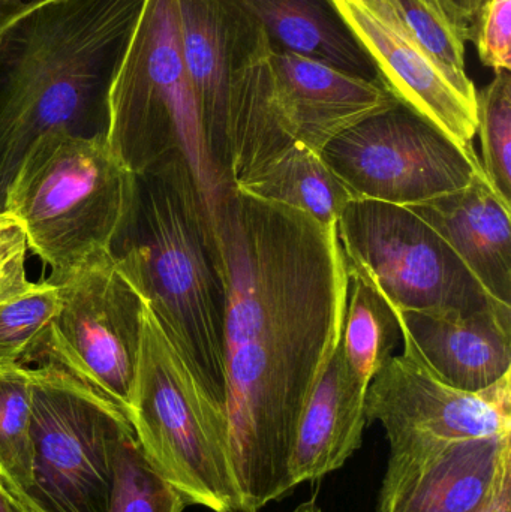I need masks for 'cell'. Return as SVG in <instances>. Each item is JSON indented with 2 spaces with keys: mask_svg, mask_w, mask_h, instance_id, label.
Returning <instances> with one entry per match:
<instances>
[{
  "mask_svg": "<svg viewBox=\"0 0 511 512\" xmlns=\"http://www.w3.org/2000/svg\"><path fill=\"white\" fill-rule=\"evenodd\" d=\"M50 0H0V36L18 18Z\"/></svg>",
  "mask_w": 511,
  "mask_h": 512,
  "instance_id": "obj_30",
  "label": "cell"
},
{
  "mask_svg": "<svg viewBox=\"0 0 511 512\" xmlns=\"http://www.w3.org/2000/svg\"><path fill=\"white\" fill-rule=\"evenodd\" d=\"M0 487H2L6 499H8L11 512H50L45 510L38 501H35L26 490L15 486L11 481L3 478L2 475H0Z\"/></svg>",
  "mask_w": 511,
  "mask_h": 512,
  "instance_id": "obj_29",
  "label": "cell"
},
{
  "mask_svg": "<svg viewBox=\"0 0 511 512\" xmlns=\"http://www.w3.org/2000/svg\"><path fill=\"white\" fill-rule=\"evenodd\" d=\"M233 188L270 203L300 210L330 227L338 225L350 192L332 173L321 153L305 146L291 147L267 161Z\"/></svg>",
  "mask_w": 511,
  "mask_h": 512,
  "instance_id": "obj_20",
  "label": "cell"
},
{
  "mask_svg": "<svg viewBox=\"0 0 511 512\" xmlns=\"http://www.w3.org/2000/svg\"><path fill=\"white\" fill-rule=\"evenodd\" d=\"M105 137L134 174L173 159L185 161L215 227L219 204L230 186L207 149L180 54L174 0L144 3L111 81Z\"/></svg>",
  "mask_w": 511,
  "mask_h": 512,
  "instance_id": "obj_6",
  "label": "cell"
},
{
  "mask_svg": "<svg viewBox=\"0 0 511 512\" xmlns=\"http://www.w3.org/2000/svg\"><path fill=\"white\" fill-rule=\"evenodd\" d=\"M29 240L21 222L8 210H0V303L32 286L27 279Z\"/></svg>",
  "mask_w": 511,
  "mask_h": 512,
  "instance_id": "obj_28",
  "label": "cell"
},
{
  "mask_svg": "<svg viewBox=\"0 0 511 512\" xmlns=\"http://www.w3.org/2000/svg\"><path fill=\"white\" fill-rule=\"evenodd\" d=\"M353 200L411 207L467 188L483 168L404 105L374 114L321 152Z\"/></svg>",
  "mask_w": 511,
  "mask_h": 512,
  "instance_id": "obj_11",
  "label": "cell"
},
{
  "mask_svg": "<svg viewBox=\"0 0 511 512\" xmlns=\"http://www.w3.org/2000/svg\"><path fill=\"white\" fill-rule=\"evenodd\" d=\"M407 209L452 248L489 297L511 307V206L485 174L461 191Z\"/></svg>",
  "mask_w": 511,
  "mask_h": 512,
  "instance_id": "obj_17",
  "label": "cell"
},
{
  "mask_svg": "<svg viewBox=\"0 0 511 512\" xmlns=\"http://www.w3.org/2000/svg\"><path fill=\"white\" fill-rule=\"evenodd\" d=\"M341 349L351 372L371 384L378 370L393 357L401 328L398 316L377 289L360 279H351Z\"/></svg>",
  "mask_w": 511,
  "mask_h": 512,
  "instance_id": "obj_21",
  "label": "cell"
},
{
  "mask_svg": "<svg viewBox=\"0 0 511 512\" xmlns=\"http://www.w3.org/2000/svg\"><path fill=\"white\" fill-rule=\"evenodd\" d=\"M134 180L105 135L54 131L21 162L3 210L21 222L30 251L51 268L47 280L53 282L110 254Z\"/></svg>",
  "mask_w": 511,
  "mask_h": 512,
  "instance_id": "obj_5",
  "label": "cell"
},
{
  "mask_svg": "<svg viewBox=\"0 0 511 512\" xmlns=\"http://www.w3.org/2000/svg\"><path fill=\"white\" fill-rule=\"evenodd\" d=\"M146 0H50L0 36V210L33 146L107 132L111 81Z\"/></svg>",
  "mask_w": 511,
  "mask_h": 512,
  "instance_id": "obj_2",
  "label": "cell"
},
{
  "mask_svg": "<svg viewBox=\"0 0 511 512\" xmlns=\"http://www.w3.org/2000/svg\"><path fill=\"white\" fill-rule=\"evenodd\" d=\"M338 237L350 280L377 289L395 312L467 315L506 307L489 297L452 248L407 207L351 200L339 218Z\"/></svg>",
  "mask_w": 511,
  "mask_h": 512,
  "instance_id": "obj_8",
  "label": "cell"
},
{
  "mask_svg": "<svg viewBox=\"0 0 511 512\" xmlns=\"http://www.w3.org/2000/svg\"><path fill=\"white\" fill-rule=\"evenodd\" d=\"M471 39L483 65L511 71V0H486L474 18Z\"/></svg>",
  "mask_w": 511,
  "mask_h": 512,
  "instance_id": "obj_27",
  "label": "cell"
},
{
  "mask_svg": "<svg viewBox=\"0 0 511 512\" xmlns=\"http://www.w3.org/2000/svg\"><path fill=\"white\" fill-rule=\"evenodd\" d=\"M32 369L0 367V475L29 492L33 486Z\"/></svg>",
  "mask_w": 511,
  "mask_h": 512,
  "instance_id": "obj_22",
  "label": "cell"
},
{
  "mask_svg": "<svg viewBox=\"0 0 511 512\" xmlns=\"http://www.w3.org/2000/svg\"><path fill=\"white\" fill-rule=\"evenodd\" d=\"M51 283L59 289V307L27 363L62 367L128 414L143 340V297L111 252Z\"/></svg>",
  "mask_w": 511,
  "mask_h": 512,
  "instance_id": "obj_10",
  "label": "cell"
},
{
  "mask_svg": "<svg viewBox=\"0 0 511 512\" xmlns=\"http://www.w3.org/2000/svg\"><path fill=\"white\" fill-rule=\"evenodd\" d=\"M0 512H11V508H9L8 504V499H6L2 487H0Z\"/></svg>",
  "mask_w": 511,
  "mask_h": 512,
  "instance_id": "obj_35",
  "label": "cell"
},
{
  "mask_svg": "<svg viewBox=\"0 0 511 512\" xmlns=\"http://www.w3.org/2000/svg\"><path fill=\"white\" fill-rule=\"evenodd\" d=\"M395 313L401 333L444 384L477 393L511 373V309Z\"/></svg>",
  "mask_w": 511,
  "mask_h": 512,
  "instance_id": "obj_16",
  "label": "cell"
},
{
  "mask_svg": "<svg viewBox=\"0 0 511 512\" xmlns=\"http://www.w3.org/2000/svg\"><path fill=\"white\" fill-rule=\"evenodd\" d=\"M189 507L179 490L152 468L134 432L117 448L108 512H183Z\"/></svg>",
  "mask_w": 511,
  "mask_h": 512,
  "instance_id": "obj_23",
  "label": "cell"
},
{
  "mask_svg": "<svg viewBox=\"0 0 511 512\" xmlns=\"http://www.w3.org/2000/svg\"><path fill=\"white\" fill-rule=\"evenodd\" d=\"M485 2L486 0H458L459 8H461L462 14L465 15L470 26H473L474 18H476L480 6Z\"/></svg>",
  "mask_w": 511,
  "mask_h": 512,
  "instance_id": "obj_33",
  "label": "cell"
},
{
  "mask_svg": "<svg viewBox=\"0 0 511 512\" xmlns=\"http://www.w3.org/2000/svg\"><path fill=\"white\" fill-rule=\"evenodd\" d=\"M293 512H323L321 508L315 504V501L305 502V504L299 505Z\"/></svg>",
  "mask_w": 511,
  "mask_h": 512,
  "instance_id": "obj_34",
  "label": "cell"
},
{
  "mask_svg": "<svg viewBox=\"0 0 511 512\" xmlns=\"http://www.w3.org/2000/svg\"><path fill=\"white\" fill-rule=\"evenodd\" d=\"M126 418L147 462L189 505L240 512L225 409L189 369L147 304Z\"/></svg>",
  "mask_w": 511,
  "mask_h": 512,
  "instance_id": "obj_7",
  "label": "cell"
},
{
  "mask_svg": "<svg viewBox=\"0 0 511 512\" xmlns=\"http://www.w3.org/2000/svg\"><path fill=\"white\" fill-rule=\"evenodd\" d=\"M411 38L464 86H474L467 72L470 30L456 26L434 0H389Z\"/></svg>",
  "mask_w": 511,
  "mask_h": 512,
  "instance_id": "obj_25",
  "label": "cell"
},
{
  "mask_svg": "<svg viewBox=\"0 0 511 512\" xmlns=\"http://www.w3.org/2000/svg\"><path fill=\"white\" fill-rule=\"evenodd\" d=\"M33 486L50 512H108L117 448L131 423L119 406L54 364L32 369Z\"/></svg>",
  "mask_w": 511,
  "mask_h": 512,
  "instance_id": "obj_9",
  "label": "cell"
},
{
  "mask_svg": "<svg viewBox=\"0 0 511 512\" xmlns=\"http://www.w3.org/2000/svg\"><path fill=\"white\" fill-rule=\"evenodd\" d=\"M216 236L227 280L228 451L240 512L290 495L303 409L341 345L350 277L338 225L230 186Z\"/></svg>",
  "mask_w": 511,
  "mask_h": 512,
  "instance_id": "obj_1",
  "label": "cell"
},
{
  "mask_svg": "<svg viewBox=\"0 0 511 512\" xmlns=\"http://www.w3.org/2000/svg\"><path fill=\"white\" fill-rule=\"evenodd\" d=\"M483 173L491 188L511 206V74L495 72L494 80L477 92Z\"/></svg>",
  "mask_w": 511,
  "mask_h": 512,
  "instance_id": "obj_24",
  "label": "cell"
},
{
  "mask_svg": "<svg viewBox=\"0 0 511 512\" xmlns=\"http://www.w3.org/2000/svg\"><path fill=\"white\" fill-rule=\"evenodd\" d=\"M177 36L207 149L228 186V120L237 68L267 39L263 26L230 0H174Z\"/></svg>",
  "mask_w": 511,
  "mask_h": 512,
  "instance_id": "obj_15",
  "label": "cell"
},
{
  "mask_svg": "<svg viewBox=\"0 0 511 512\" xmlns=\"http://www.w3.org/2000/svg\"><path fill=\"white\" fill-rule=\"evenodd\" d=\"M263 26L276 51L326 63L381 83L377 68L333 0H230ZM383 84V83H381Z\"/></svg>",
  "mask_w": 511,
  "mask_h": 512,
  "instance_id": "obj_19",
  "label": "cell"
},
{
  "mask_svg": "<svg viewBox=\"0 0 511 512\" xmlns=\"http://www.w3.org/2000/svg\"><path fill=\"white\" fill-rule=\"evenodd\" d=\"M368 388L351 372L339 345L300 418L291 457L294 486L338 471L359 451L368 424Z\"/></svg>",
  "mask_w": 511,
  "mask_h": 512,
  "instance_id": "obj_18",
  "label": "cell"
},
{
  "mask_svg": "<svg viewBox=\"0 0 511 512\" xmlns=\"http://www.w3.org/2000/svg\"><path fill=\"white\" fill-rule=\"evenodd\" d=\"M365 48L393 98L431 123L464 152L476 153V86H464L441 68L405 29L389 0H333Z\"/></svg>",
  "mask_w": 511,
  "mask_h": 512,
  "instance_id": "obj_13",
  "label": "cell"
},
{
  "mask_svg": "<svg viewBox=\"0 0 511 512\" xmlns=\"http://www.w3.org/2000/svg\"><path fill=\"white\" fill-rule=\"evenodd\" d=\"M479 512H511V478L500 487L491 502Z\"/></svg>",
  "mask_w": 511,
  "mask_h": 512,
  "instance_id": "obj_31",
  "label": "cell"
},
{
  "mask_svg": "<svg viewBox=\"0 0 511 512\" xmlns=\"http://www.w3.org/2000/svg\"><path fill=\"white\" fill-rule=\"evenodd\" d=\"M375 512H479L511 478V433L440 441L389 442Z\"/></svg>",
  "mask_w": 511,
  "mask_h": 512,
  "instance_id": "obj_14",
  "label": "cell"
},
{
  "mask_svg": "<svg viewBox=\"0 0 511 512\" xmlns=\"http://www.w3.org/2000/svg\"><path fill=\"white\" fill-rule=\"evenodd\" d=\"M404 354L378 370L366 394V418L378 421L387 441L423 436L440 441L491 438L511 433V373L477 393L437 378L401 333Z\"/></svg>",
  "mask_w": 511,
  "mask_h": 512,
  "instance_id": "obj_12",
  "label": "cell"
},
{
  "mask_svg": "<svg viewBox=\"0 0 511 512\" xmlns=\"http://www.w3.org/2000/svg\"><path fill=\"white\" fill-rule=\"evenodd\" d=\"M396 104L384 84L261 42L231 84L230 182L294 146L321 153L342 132Z\"/></svg>",
  "mask_w": 511,
  "mask_h": 512,
  "instance_id": "obj_4",
  "label": "cell"
},
{
  "mask_svg": "<svg viewBox=\"0 0 511 512\" xmlns=\"http://www.w3.org/2000/svg\"><path fill=\"white\" fill-rule=\"evenodd\" d=\"M59 307L53 283H32L27 291L0 303V367L24 364L47 331Z\"/></svg>",
  "mask_w": 511,
  "mask_h": 512,
  "instance_id": "obj_26",
  "label": "cell"
},
{
  "mask_svg": "<svg viewBox=\"0 0 511 512\" xmlns=\"http://www.w3.org/2000/svg\"><path fill=\"white\" fill-rule=\"evenodd\" d=\"M438 6H440L441 11L456 24V26L462 27V29L470 30L471 26L468 23L465 15L462 14L461 8H459L458 0H434Z\"/></svg>",
  "mask_w": 511,
  "mask_h": 512,
  "instance_id": "obj_32",
  "label": "cell"
},
{
  "mask_svg": "<svg viewBox=\"0 0 511 512\" xmlns=\"http://www.w3.org/2000/svg\"><path fill=\"white\" fill-rule=\"evenodd\" d=\"M111 254L189 369L225 409L224 259L185 161L173 159L135 174Z\"/></svg>",
  "mask_w": 511,
  "mask_h": 512,
  "instance_id": "obj_3",
  "label": "cell"
}]
</instances>
